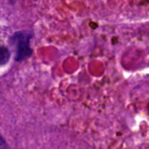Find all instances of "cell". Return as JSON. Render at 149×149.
<instances>
[{"instance_id": "6da1fadb", "label": "cell", "mask_w": 149, "mask_h": 149, "mask_svg": "<svg viewBox=\"0 0 149 149\" xmlns=\"http://www.w3.org/2000/svg\"><path fill=\"white\" fill-rule=\"evenodd\" d=\"M31 34L28 31H21L16 33L12 39L13 42L17 45V54L16 60L21 61L28 58L31 53V49L30 47V39Z\"/></svg>"}, {"instance_id": "7a4b0ae2", "label": "cell", "mask_w": 149, "mask_h": 149, "mask_svg": "<svg viewBox=\"0 0 149 149\" xmlns=\"http://www.w3.org/2000/svg\"><path fill=\"white\" fill-rule=\"evenodd\" d=\"M10 54L9 50L5 46L1 45L0 46V66L7 64L10 59Z\"/></svg>"}, {"instance_id": "3957f363", "label": "cell", "mask_w": 149, "mask_h": 149, "mask_svg": "<svg viewBox=\"0 0 149 149\" xmlns=\"http://www.w3.org/2000/svg\"><path fill=\"white\" fill-rule=\"evenodd\" d=\"M0 149H8V145L5 141L0 136Z\"/></svg>"}]
</instances>
